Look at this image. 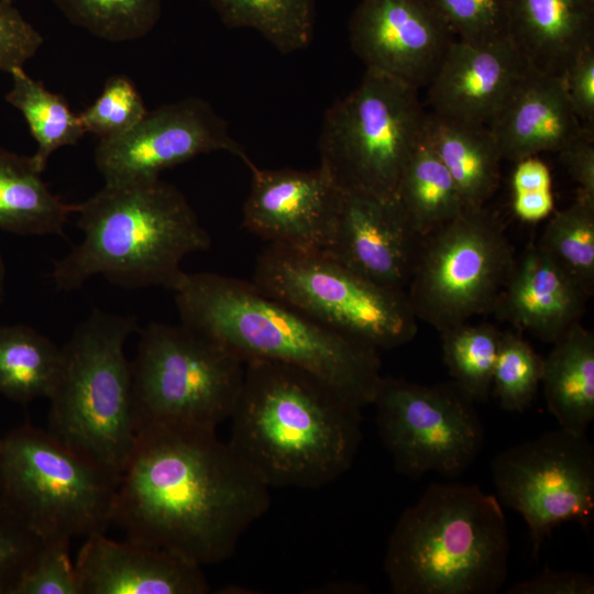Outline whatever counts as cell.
I'll return each mask as SVG.
<instances>
[{"instance_id":"obj_25","label":"cell","mask_w":594,"mask_h":594,"mask_svg":"<svg viewBox=\"0 0 594 594\" xmlns=\"http://www.w3.org/2000/svg\"><path fill=\"white\" fill-rule=\"evenodd\" d=\"M76 205L52 193L31 156L0 147V229L23 235L63 232Z\"/></svg>"},{"instance_id":"obj_38","label":"cell","mask_w":594,"mask_h":594,"mask_svg":"<svg viewBox=\"0 0 594 594\" xmlns=\"http://www.w3.org/2000/svg\"><path fill=\"white\" fill-rule=\"evenodd\" d=\"M43 540L0 498V594H13Z\"/></svg>"},{"instance_id":"obj_13","label":"cell","mask_w":594,"mask_h":594,"mask_svg":"<svg viewBox=\"0 0 594 594\" xmlns=\"http://www.w3.org/2000/svg\"><path fill=\"white\" fill-rule=\"evenodd\" d=\"M491 470L498 501L527 524L534 558L560 525L593 521L594 449L585 432H544L498 453Z\"/></svg>"},{"instance_id":"obj_22","label":"cell","mask_w":594,"mask_h":594,"mask_svg":"<svg viewBox=\"0 0 594 594\" xmlns=\"http://www.w3.org/2000/svg\"><path fill=\"white\" fill-rule=\"evenodd\" d=\"M508 37L529 67L563 76L594 43V0H509Z\"/></svg>"},{"instance_id":"obj_11","label":"cell","mask_w":594,"mask_h":594,"mask_svg":"<svg viewBox=\"0 0 594 594\" xmlns=\"http://www.w3.org/2000/svg\"><path fill=\"white\" fill-rule=\"evenodd\" d=\"M515 262L502 222L484 207L421 238L406 288L418 320L439 332L494 310Z\"/></svg>"},{"instance_id":"obj_29","label":"cell","mask_w":594,"mask_h":594,"mask_svg":"<svg viewBox=\"0 0 594 594\" xmlns=\"http://www.w3.org/2000/svg\"><path fill=\"white\" fill-rule=\"evenodd\" d=\"M232 29H251L284 54L306 48L315 31V0H208Z\"/></svg>"},{"instance_id":"obj_2","label":"cell","mask_w":594,"mask_h":594,"mask_svg":"<svg viewBox=\"0 0 594 594\" xmlns=\"http://www.w3.org/2000/svg\"><path fill=\"white\" fill-rule=\"evenodd\" d=\"M230 447L270 486L314 490L343 475L362 441L361 407L295 365L251 360Z\"/></svg>"},{"instance_id":"obj_35","label":"cell","mask_w":594,"mask_h":594,"mask_svg":"<svg viewBox=\"0 0 594 594\" xmlns=\"http://www.w3.org/2000/svg\"><path fill=\"white\" fill-rule=\"evenodd\" d=\"M453 35L472 44L508 37L509 0H428Z\"/></svg>"},{"instance_id":"obj_14","label":"cell","mask_w":594,"mask_h":594,"mask_svg":"<svg viewBox=\"0 0 594 594\" xmlns=\"http://www.w3.org/2000/svg\"><path fill=\"white\" fill-rule=\"evenodd\" d=\"M226 151L249 156L209 102L187 97L151 110L124 134L99 140L95 163L106 185L158 178L202 154Z\"/></svg>"},{"instance_id":"obj_34","label":"cell","mask_w":594,"mask_h":594,"mask_svg":"<svg viewBox=\"0 0 594 594\" xmlns=\"http://www.w3.org/2000/svg\"><path fill=\"white\" fill-rule=\"evenodd\" d=\"M146 112L133 81L127 76L114 75L107 79L100 96L78 114L86 133L106 140L131 130Z\"/></svg>"},{"instance_id":"obj_43","label":"cell","mask_w":594,"mask_h":594,"mask_svg":"<svg viewBox=\"0 0 594 594\" xmlns=\"http://www.w3.org/2000/svg\"><path fill=\"white\" fill-rule=\"evenodd\" d=\"M3 282H4V265H3V261L0 254V301H1L2 293H3Z\"/></svg>"},{"instance_id":"obj_37","label":"cell","mask_w":594,"mask_h":594,"mask_svg":"<svg viewBox=\"0 0 594 594\" xmlns=\"http://www.w3.org/2000/svg\"><path fill=\"white\" fill-rule=\"evenodd\" d=\"M514 163L510 188L515 216L524 222H538L548 218L554 208L548 165L538 155Z\"/></svg>"},{"instance_id":"obj_20","label":"cell","mask_w":594,"mask_h":594,"mask_svg":"<svg viewBox=\"0 0 594 594\" xmlns=\"http://www.w3.org/2000/svg\"><path fill=\"white\" fill-rule=\"evenodd\" d=\"M488 128L502 158L512 162L542 152H560L588 130L573 110L563 76L529 66Z\"/></svg>"},{"instance_id":"obj_8","label":"cell","mask_w":594,"mask_h":594,"mask_svg":"<svg viewBox=\"0 0 594 594\" xmlns=\"http://www.w3.org/2000/svg\"><path fill=\"white\" fill-rule=\"evenodd\" d=\"M426 116L417 88L366 69L359 86L323 116L319 166L341 190L394 200L422 141Z\"/></svg>"},{"instance_id":"obj_7","label":"cell","mask_w":594,"mask_h":594,"mask_svg":"<svg viewBox=\"0 0 594 594\" xmlns=\"http://www.w3.org/2000/svg\"><path fill=\"white\" fill-rule=\"evenodd\" d=\"M118 483L47 430L25 424L0 438V498L43 541L105 534Z\"/></svg>"},{"instance_id":"obj_12","label":"cell","mask_w":594,"mask_h":594,"mask_svg":"<svg viewBox=\"0 0 594 594\" xmlns=\"http://www.w3.org/2000/svg\"><path fill=\"white\" fill-rule=\"evenodd\" d=\"M372 405L380 438L405 476H459L484 443L475 402L452 382L422 385L383 376Z\"/></svg>"},{"instance_id":"obj_1","label":"cell","mask_w":594,"mask_h":594,"mask_svg":"<svg viewBox=\"0 0 594 594\" xmlns=\"http://www.w3.org/2000/svg\"><path fill=\"white\" fill-rule=\"evenodd\" d=\"M216 430L156 425L138 431L112 513L125 539L200 566L234 553L267 512L271 487Z\"/></svg>"},{"instance_id":"obj_36","label":"cell","mask_w":594,"mask_h":594,"mask_svg":"<svg viewBox=\"0 0 594 594\" xmlns=\"http://www.w3.org/2000/svg\"><path fill=\"white\" fill-rule=\"evenodd\" d=\"M13 594H81L77 571L69 557V542L43 541Z\"/></svg>"},{"instance_id":"obj_16","label":"cell","mask_w":594,"mask_h":594,"mask_svg":"<svg viewBox=\"0 0 594 594\" xmlns=\"http://www.w3.org/2000/svg\"><path fill=\"white\" fill-rule=\"evenodd\" d=\"M251 187L242 224L277 244L326 252L339 212L342 190L320 166L311 170L257 167L250 158Z\"/></svg>"},{"instance_id":"obj_42","label":"cell","mask_w":594,"mask_h":594,"mask_svg":"<svg viewBox=\"0 0 594 594\" xmlns=\"http://www.w3.org/2000/svg\"><path fill=\"white\" fill-rule=\"evenodd\" d=\"M559 153L562 163L578 184V194L594 200L593 130H586Z\"/></svg>"},{"instance_id":"obj_21","label":"cell","mask_w":594,"mask_h":594,"mask_svg":"<svg viewBox=\"0 0 594 594\" xmlns=\"http://www.w3.org/2000/svg\"><path fill=\"white\" fill-rule=\"evenodd\" d=\"M590 295L538 244L515 258L494 312L547 343L580 323Z\"/></svg>"},{"instance_id":"obj_18","label":"cell","mask_w":594,"mask_h":594,"mask_svg":"<svg viewBox=\"0 0 594 594\" xmlns=\"http://www.w3.org/2000/svg\"><path fill=\"white\" fill-rule=\"evenodd\" d=\"M528 64L509 37L486 44L455 38L429 81L432 112L488 125Z\"/></svg>"},{"instance_id":"obj_41","label":"cell","mask_w":594,"mask_h":594,"mask_svg":"<svg viewBox=\"0 0 594 594\" xmlns=\"http://www.w3.org/2000/svg\"><path fill=\"white\" fill-rule=\"evenodd\" d=\"M507 594H593L594 579L576 571H553L548 566L532 579L512 585Z\"/></svg>"},{"instance_id":"obj_4","label":"cell","mask_w":594,"mask_h":594,"mask_svg":"<svg viewBox=\"0 0 594 594\" xmlns=\"http://www.w3.org/2000/svg\"><path fill=\"white\" fill-rule=\"evenodd\" d=\"M81 241L53 264L57 290L70 292L103 276L125 288L173 289L182 262L211 245L186 196L160 177L103 185L76 205Z\"/></svg>"},{"instance_id":"obj_28","label":"cell","mask_w":594,"mask_h":594,"mask_svg":"<svg viewBox=\"0 0 594 594\" xmlns=\"http://www.w3.org/2000/svg\"><path fill=\"white\" fill-rule=\"evenodd\" d=\"M9 75L12 85L6 100L26 121L37 145L31 158L37 170L43 173L55 151L76 144L86 131L79 114L70 109L63 96L46 89L23 67L13 69Z\"/></svg>"},{"instance_id":"obj_30","label":"cell","mask_w":594,"mask_h":594,"mask_svg":"<svg viewBox=\"0 0 594 594\" xmlns=\"http://www.w3.org/2000/svg\"><path fill=\"white\" fill-rule=\"evenodd\" d=\"M439 333L443 361L452 383L475 403L486 400L492 388L502 331L488 323L464 322Z\"/></svg>"},{"instance_id":"obj_31","label":"cell","mask_w":594,"mask_h":594,"mask_svg":"<svg viewBox=\"0 0 594 594\" xmlns=\"http://www.w3.org/2000/svg\"><path fill=\"white\" fill-rule=\"evenodd\" d=\"M538 246L591 296L594 289V200L574 201L548 222Z\"/></svg>"},{"instance_id":"obj_17","label":"cell","mask_w":594,"mask_h":594,"mask_svg":"<svg viewBox=\"0 0 594 594\" xmlns=\"http://www.w3.org/2000/svg\"><path fill=\"white\" fill-rule=\"evenodd\" d=\"M420 241L395 199L342 190L323 253L376 284L406 292Z\"/></svg>"},{"instance_id":"obj_23","label":"cell","mask_w":594,"mask_h":594,"mask_svg":"<svg viewBox=\"0 0 594 594\" xmlns=\"http://www.w3.org/2000/svg\"><path fill=\"white\" fill-rule=\"evenodd\" d=\"M422 142L451 175L465 209L483 208L496 191L502 155L488 125L427 113Z\"/></svg>"},{"instance_id":"obj_9","label":"cell","mask_w":594,"mask_h":594,"mask_svg":"<svg viewBox=\"0 0 594 594\" xmlns=\"http://www.w3.org/2000/svg\"><path fill=\"white\" fill-rule=\"evenodd\" d=\"M244 366L229 349L183 323H148L131 361L136 431L156 425L217 429L231 416Z\"/></svg>"},{"instance_id":"obj_3","label":"cell","mask_w":594,"mask_h":594,"mask_svg":"<svg viewBox=\"0 0 594 594\" xmlns=\"http://www.w3.org/2000/svg\"><path fill=\"white\" fill-rule=\"evenodd\" d=\"M180 323L241 358L282 362L328 382L359 407L382 380L378 350L344 336L261 290L252 280L186 273L173 289Z\"/></svg>"},{"instance_id":"obj_24","label":"cell","mask_w":594,"mask_h":594,"mask_svg":"<svg viewBox=\"0 0 594 594\" xmlns=\"http://www.w3.org/2000/svg\"><path fill=\"white\" fill-rule=\"evenodd\" d=\"M543 359L544 399L561 428L585 432L594 420V334L570 328Z\"/></svg>"},{"instance_id":"obj_5","label":"cell","mask_w":594,"mask_h":594,"mask_svg":"<svg viewBox=\"0 0 594 594\" xmlns=\"http://www.w3.org/2000/svg\"><path fill=\"white\" fill-rule=\"evenodd\" d=\"M509 553L495 495L431 483L394 526L384 571L394 594H494L507 579Z\"/></svg>"},{"instance_id":"obj_19","label":"cell","mask_w":594,"mask_h":594,"mask_svg":"<svg viewBox=\"0 0 594 594\" xmlns=\"http://www.w3.org/2000/svg\"><path fill=\"white\" fill-rule=\"evenodd\" d=\"M81 594H205L202 566L172 552L96 534L75 563Z\"/></svg>"},{"instance_id":"obj_32","label":"cell","mask_w":594,"mask_h":594,"mask_svg":"<svg viewBox=\"0 0 594 594\" xmlns=\"http://www.w3.org/2000/svg\"><path fill=\"white\" fill-rule=\"evenodd\" d=\"M73 24L113 43L140 40L157 24L162 0H53Z\"/></svg>"},{"instance_id":"obj_6","label":"cell","mask_w":594,"mask_h":594,"mask_svg":"<svg viewBox=\"0 0 594 594\" xmlns=\"http://www.w3.org/2000/svg\"><path fill=\"white\" fill-rule=\"evenodd\" d=\"M136 318L100 309L76 327L62 350L48 397L47 431L120 477L136 441L131 362L124 353Z\"/></svg>"},{"instance_id":"obj_33","label":"cell","mask_w":594,"mask_h":594,"mask_svg":"<svg viewBox=\"0 0 594 594\" xmlns=\"http://www.w3.org/2000/svg\"><path fill=\"white\" fill-rule=\"evenodd\" d=\"M543 372V358L519 333L502 332L492 387L499 406L524 411L532 403Z\"/></svg>"},{"instance_id":"obj_10","label":"cell","mask_w":594,"mask_h":594,"mask_svg":"<svg viewBox=\"0 0 594 594\" xmlns=\"http://www.w3.org/2000/svg\"><path fill=\"white\" fill-rule=\"evenodd\" d=\"M252 282L376 350L404 345L418 330L405 290L376 284L323 252L268 244L257 256Z\"/></svg>"},{"instance_id":"obj_26","label":"cell","mask_w":594,"mask_h":594,"mask_svg":"<svg viewBox=\"0 0 594 594\" xmlns=\"http://www.w3.org/2000/svg\"><path fill=\"white\" fill-rule=\"evenodd\" d=\"M395 201L420 238L438 230L465 210L448 169L422 141L411 153L402 173Z\"/></svg>"},{"instance_id":"obj_39","label":"cell","mask_w":594,"mask_h":594,"mask_svg":"<svg viewBox=\"0 0 594 594\" xmlns=\"http://www.w3.org/2000/svg\"><path fill=\"white\" fill-rule=\"evenodd\" d=\"M44 43L41 32L20 12L12 0H0V70L8 74L23 67Z\"/></svg>"},{"instance_id":"obj_40","label":"cell","mask_w":594,"mask_h":594,"mask_svg":"<svg viewBox=\"0 0 594 594\" xmlns=\"http://www.w3.org/2000/svg\"><path fill=\"white\" fill-rule=\"evenodd\" d=\"M565 90L582 124H594V43L582 48L563 74Z\"/></svg>"},{"instance_id":"obj_15","label":"cell","mask_w":594,"mask_h":594,"mask_svg":"<svg viewBox=\"0 0 594 594\" xmlns=\"http://www.w3.org/2000/svg\"><path fill=\"white\" fill-rule=\"evenodd\" d=\"M349 38L366 69L419 89L429 84L455 36L428 0H360Z\"/></svg>"},{"instance_id":"obj_27","label":"cell","mask_w":594,"mask_h":594,"mask_svg":"<svg viewBox=\"0 0 594 594\" xmlns=\"http://www.w3.org/2000/svg\"><path fill=\"white\" fill-rule=\"evenodd\" d=\"M62 350L35 329L0 324V394L25 404L48 398L56 383Z\"/></svg>"}]
</instances>
